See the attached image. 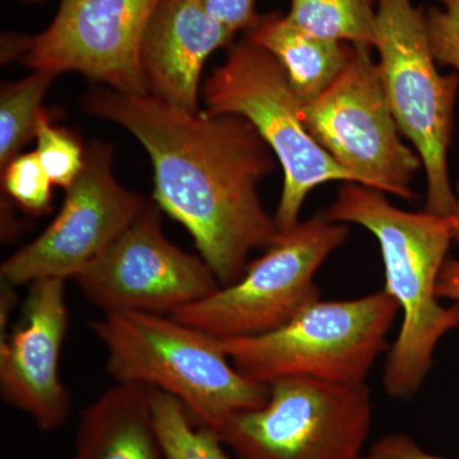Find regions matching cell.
<instances>
[{
    "label": "cell",
    "instance_id": "obj_12",
    "mask_svg": "<svg viewBox=\"0 0 459 459\" xmlns=\"http://www.w3.org/2000/svg\"><path fill=\"white\" fill-rule=\"evenodd\" d=\"M161 0H62L53 22L26 36L21 59L33 71L77 72L108 89L147 95L141 47Z\"/></svg>",
    "mask_w": 459,
    "mask_h": 459
},
{
    "label": "cell",
    "instance_id": "obj_20",
    "mask_svg": "<svg viewBox=\"0 0 459 459\" xmlns=\"http://www.w3.org/2000/svg\"><path fill=\"white\" fill-rule=\"evenodd\" d=\"M35 140L36 153L54 186L68 188L83 169L86 148L82 142L69 129L53 126L48 110L39 119Z\"/></svg>",
    "mask_w": 459,
    "mask_h": 459
},
{
    "label": "cell",
    "instance_id": "obj_25",
    "mask_svg": "<svg viewBox=\"0 0 459 459\" xmlns=\"http://www.w3.org/2000/svg\"><path fill=\"white\" fill-rule=\"evenodd\" d=\"M437 294L439 299L459 301V259H446L437 280Z\"/></svg>",
    "mask_w": 459,
    "mask_h": 459
},
{
    "label": "cell",
    "instance_id": "obj_26",
    "mask_svg": "<svg viewBox=\"0 0 459 459\" xmlns=\"http://www.w3.org/2000/svg\"><path fill=\"white\" fill-rule=\"evenodd\" d=\"M455 221V244L457 246L459 250V179L457 184V193H455V212H453Z\"/></svg>",
    "mask_w": 459,
    "mask_h": 459
},
{
    "label": "cell",
    "instance_id": "obj_4",
    "mask_svg": "<svg viewBox=\"0 0 459 459\" xmlns=\"http://www.w3.org/2000/svg\"><path fill=\"white\" fill-rule=\"evenodd\" d=\"M400 305L385 290L341 301H313L281 327L256 336L219 338L244 377L270 385L287 377L362 385L388 350Z\"/></svg>",
    "mask_w": 459,
    "mask_h": 459
},
{
    "label": "cell",
    "instance_id": "obj_13",
    "mask_svg": "<svg viewBox=\"0 0 459 459\" xmlns=\"http://www.w3.org/2000/svg\"><path fill=\"white\" fill-rule=\"evenodd\" d=\"M65 283L59 279L31 283L20 325L0 343L3 400L42 431L57 430L71 412V395L59 374L69 322Z\"/></svg>",
    "mask_w": 459,
    "mask_h": 459
},
{
    "label": "cell",
    "instance_id": "obj_9",
    "mask_svg": "<svg viewBox=\"0 0 459 459\" xmlns=\"http://www.w3.org/2000/svg\"><path fill=\"white\" fill-rule=\"evenodd\" d=\"M370 50L353 45L342 74L318 98L304 102L301 115L316 143L356 184L413 199L411 186L421 160L402 141Z\"/></svg>",
    "mask_w": 459,
    "mask_h": 459
},
{
    "label": "cell",
    "instance_id": "obj_17",
    "mask_svg": "<svg viewBox=\"0 0 459 459\" xmlns=\"http://www.w3.org/2000/svg\"><path fill=\"white\" fill-rule=\"evenodd\" d=\"M379 0H290L287 20L325 40L373 48Z\"/></svg>",
    "mask_w": 459,
    "mask_h": 459
},
{
    "label": "cell",
    "instance_id": "obj_24",
    "mask_svg": "<svg viewBox=\"0 0 459 459\" xmlns=\"http://www.w3.org/2000/svg\"><path fill=\"white\" fill-rule=\"evenodd\" d=\"M361 459H451L425 451L407 434H389L380 437Z\"/></svg>",
    "mask_w": 459,
    "mask_h": 459
},
{
    "label": "cell",
    "instance_id": "obj_6",
    "mask_svg": "<svg viewBox=\"0 0 459 459\" xmlns=\"http://www.w3.org/2000/svg\"><path fill=\"white\" fill-rule=\"evenodd\" d=\"M373 48L395 123L421 160L427 178L425 211L452 216L455 192L448 153L459 75L437 71L425 11L412 0H379Z\"/></svg>",
    "mask_w": 459,
    "mask_h": 459
},
{
    "label": "cell",
    "instance_id": "obj_11",
    "mask_svg": "<svg viewBox=\"0 0 459 459\" xmlns=\"http://www.w3.org/2000/svg\"><path fill=\"white\" fill-rule=\"evenodd\" d=\"M146 204L115 179L113 147L91 142L82 171L65 189L59 213L35 240L3 262V282L17 287L74 279L137 219Z\"/></svg>",
    "mask_w": 459,
    "mask_h": 459
},
{
    "label": "cell",
    "instance_id": "obj_23",
    "mask_svg": "<svg viewBox=\"0 0 459 459\" xmlns=\"http://www.w3.org/2000/svg\"><path fill=\"white\" fill-rule=\"evenodd\" d=\"M202 8L230 31H247L259 14L256 0H195Z\"/></svg>",
    "mask_w": 459,
    "mask_h": 459
},
{
    "label": "cell",
    "instance_id": "obj_18",
    "mask_svg": "<svg viewBox=\"0 0 459 459\" xmlns=\"http://www.w3.org/2000/svg\"><path fill=\"white\" fill-rule=\"evenodd\" d=\"M56 74L33 71L31 74L5 82L0 90V168L22 153V148L35 140L42 100L47 95Z\"/></svg>",
    "mask_w": 459,
    "mask_h": 459
},
{
    "label": "cell",
    "instance_id": "obj_21",
    "mask_svg": "<svg viewBox=\"0 0 459 459\" xmlns=\"http://www.w3.org/2000/svg\"><path fill=\"white\" fill-rule=\"evenodd\" d=\"M53 186L36 151L21 153L2 169L3 192L32 216L50 212Z\"/></svg>",
    "mask_w": 459,
    "mask_h": 459
},
{
    "label": "cell",
    "instance_id": "obj_5",
    "mask_svg": "<svg viewBox=\"0 0 459 459\" xmlns=\"http://www.w3.org/2000/svg\"><path fill=\"white\" fill-rule=\"evenodd\" d=\"M204 113L247 117L282 166L283 186L274 221L294 228L312 190L332 181L355 183L305 126L304 102L276 57L244 38L204 82Z\"/></svg>",
    "mask_w": 459,
    "mask_h": 459
},
{
    "label": "cell",
    "instance_id": "obj_8",
    "mask_svg": "<svg viewBox=\"0 0 459 459\" xmlns=\"http://www.w3.org/2000/svg\"><path fill=\"white\" fill-rule=\"evenodd\" d=\"M349 237V226L316 213L280 231L243 276L172 313V318L217 338L256 336L289 322L319 299L316 274Z\"/></svg>",
    "mask_w": 459,
    "mask_h": 459
},
{
    "label": "cell",
    "instance_id": "obj_1",
    "mask_svg": "<svg viewBox=\"0 0 459 459\" xmlns=\"http://www.w3.org/2000/svg\"><path fill=\"white\" fill-rule=\"evenodd\" d=\"M87 114L119 124L147 151L157 205L195 238L220 285L237 282L255 249L280 230L263 207L258 186L277 159L247 117L172 107L151 95L95 89Z\"/></svg>",
    "mask_w": 459,
    "mask_h": 459
},
{
    "label": "cell",
    "instance_id": "obj_15",
    "mask_svg": "<svg viewBox=\"0 0 459 459\" xmlns=\"http://www.w3.org/2000/svg\"><path fill=\"white\" fill-rule=\"evenodd\" d=\"M146 386L117 383L81 416L72 459H166Z\"/></svg>",
    "mask_w": 459,
    "mask_h": 459
},
{
    "label": "cell",
    "instance_id": "obj_3",
    "mask_svg": "<svg viewBox=\"0 0 459 459\" xmlns=\"http://www.w3.org/2000/svg\"><path fill=\"white\" fill-rule=\"evenodd\" d=\"M91 328L107 350L115 382L172 395L199 427L219 433L235 416L268 400L270 386L244 377L219 338L171 316L104 313Z\"/></svg>",
    "mask_w": 459,
    "mask_h": 459
},
{
    "label": "cell",
    "instance_id": "obj_27",
    "mask_svg": "<svg viewBox=\"0 0 459 459\" xmlns=\"http://www.w3.org/2000/svg\"><path fill=\"white\" fill-rule=\"evenodd\" d=\"M23 2H26V3H42V2H45V0H23Z\"/></svg>",
    "mask_w": 459,
    "mask_h": 459
},
{
    "label": "cell",
    "instance_id": "obj_7",
    "mask_svg": "<svg viewBox=\"0 0 459 459\" xmlns=\"http://www.w3.org/2000/svg\"><path fill=\"white\" fill-rule=\"evenodd\" d=\"M258 409L220 430L237 459H361L373 424L369 388L307 377L270 385Z\"/></svg>",
    "mask_w": 459,
    "mask_h": 459
},
{
    "label": "cell",
    "instance_id": "obj_19",
    "mask_svg": "<svg viewBox=\"0 0 459 459\" xmlns=\"http://www.w3.org/2000/svg\"><path fill=\"white\" fill-rule=\"evenodd\" d=\"M151 407L166 459H230L219 434L195 424L177 398L153 389Z\"/></svg>",
    "mask_w": 459,
    "mask_h": 459
},
{
    "label": "cell",
    "instance_id": "obj_2",
    "mask_svg": "<svg viewBox=\"0 0 459 459\" xmlns=\"http://www.w3.org/2000/svg\"><path fill=\"white\" fill-rule=\"evenodd\" d=\"M325 214L331 221L367 229L379 243L385 271L383 290L403 313L383 383L391 397L410 400L427 379L437 343L459 329V301L443 307L437 294L440 272L455 243V217L401 210L385 193L356 183H343Z\"/></svg>",
    "mask_w": 459,
    "mask_h": 459
},
{
    "label": "cell",
    "instance_id": "obj_16",
    "mask_svg": "<svg viewBox=\"0 0 459 459\" xmlns=\"http://www.w3.org/2000/svg\"><path fill=\"white\" fill-rule=\"evenodd\" d=\"M246 39L276 57L303 102L318 98L337 80L353 51L352 44L316 38L280 13L259 14Z\"/></svg>",
    "mask_w": 459,
    "mask_h": 459
},
{
    "label": "cell",
    "instance_id": "obj_22",
    "mask_svg": "<svg viewBox=\"0 0 459 459\" xmlns=\"http://www.w3.org/2000/svg\"><path fill=\"white\" fill-rule=\"evenodd\" d=\"M440 7L425 11L429 42L437 65L459 74V0H437Z\"/></svg>",
    "mask_w": 459,
    "mask_h": 459
},
{
    "label": "cell",
    "instance_id": "obj_10",
    "mask_svg": "<svg viewBox=\"0 0 459 459\" xmlns=\"http://www.w3.org/2000/svg\"><path fill=\"white\" fill-rule=\"evenodd\" d=\"M104 313L171 314L221 287L201 255H189L162 231L161 208L147 202L122 234L74 279Z\"/></svg>",
    "mask_w": 459,
    "mask_h": 459
},
{
    "label": "cell",
    "instance_id": "obj_14",
    "mask_svg": "<svg viewBox=\"0 0 459 459\" xmlns=\"http://www.w3.org/2000/svg\"><path fill=\"white\" fill-rule=\"evenodd\" d=\"M235 33L195 0H161L141 47L148 95L172 107L199 111V83L208 57L231 44Z\"/></svg>",
    "mask_w": 459,
    "mask_h": 459
}]
</instances>
